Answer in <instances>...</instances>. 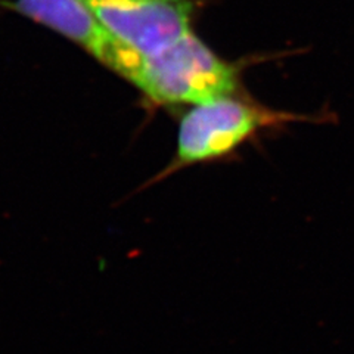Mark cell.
Masks as SVG:
<instances>
[{
  "instance_id": "3",
  "label": "cell",
  "mask_w": 354,
  "mask_h": 354,
  "mask_svg": "<svg viewBox=\"0 0 354 354\" xmlns=\"http://www.w3.org/2000/svg\"><path fill=\"white\" fill-rule=\"evenodd\" d=\"M99 22L149 58L192 30V0H82Z\"/></svg>"
},
{
  "instance_id": "4",
  "label": "cell",
  "mask_w": 354,
  "mask_h": 354,
  "mask_svg": "<svg viewBox=\"0 0 354 354\" xmlns=\"http://www.w3.org/2000/svg\"><path fill=\"white\" fill-rule=\"evenodd\" d=\"M3 5L77 43L131 84L138 80L145 57L108 31L82 0H15Z\"/></svg>"
},
{
  "instance_id": "2",
  "label": "cell",
  "mask_w": 354,
  "mask_h": 354,
  "mask_svg": "<svg viewBox=\"0 0 354 354\" xmlns=\"http://www.w3.org/2000/svg\"><path fill=\"white\" fill-rule=\"evenodd\" d=\"M298 120L307 117L266 108L235 95L194 105L180 120L174 158L161 177L189 165L223 158L260 130Z\"/></svg>"
},
{
  "instance_id": "1",
  "label": "cell",
  "mask_w": 354,
  "mask_h": 354,
  "mask_svg": "<svg viewBox=\"0 0 354 354\" xmlns=\"http://www.w3.org/2000/svg\"><path fill=\"white\" fill-rule=\"evenodd\" d=\"M239 68L212 50L194 31L145 58L135 86L157 105H199L239 91Z\"/></svg>"
}]
</instances>
